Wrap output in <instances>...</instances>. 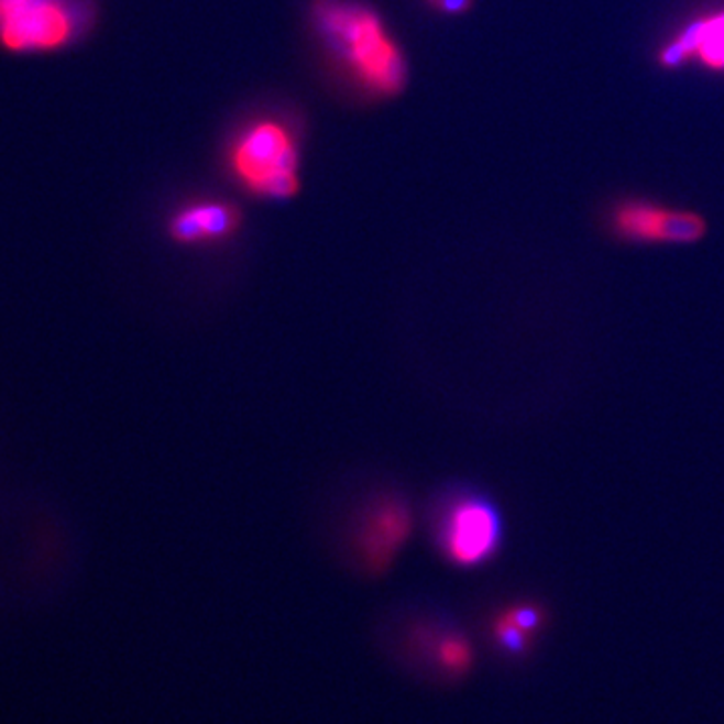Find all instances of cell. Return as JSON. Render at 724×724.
Returning a JSON list of instances; mask_svg holds the SVG:
<instances>
[{
    "label": "cell",
    "mask_w": 724,
    "mask_h": 724,
    "mask_svg": "<svg viewBox=\"0 0 724 724\" xmlns=\"http://www.w3.org/2000/svg\"><path fill=\"white\" fill-rule=\"evenodd\" d=\"M310 21L332 59L364 94L395 97L405 89V53L373 7L361 0H315Z\"/></svg>",
    "instance_id": "6da1fadb"
},
{
    "label": "cell",
    "mask_w": 724,
    "mask_h": 724,
    "mask_svg": "<svg viewBox=\"0 0 724 724\" xmlns=\"http://www.w3.org/2000/svg\"><path fill=\"white\" fill-rule=\"evenodd\" d=\"M658 59L665 67H680L694 61L704 69L724 73V9L702 14L687 24L666 43Z\"/></svg>",
    "instance_id": "8992f818"
},
{
    "label": "cell",
    "mask_w": 724,
    "mask_h": 724,
    "mask_svg": "<svg viewBox=\"0 0 724 724\" xmlns=\"http://www.w3.org/2000/svg\"><path fill=\"white\" fill-rule=\"evenodd\" d=\"M409 515L398 505L383 509L371 527V549L379 560L385 561L409 531Z\"/></svg>",
    "instance_id": "ba28073f"
},
{
    "label": "cell",
    "mask_w": 724,
    "mask_h": 724,
    "mask_svg": "<svg viewBox=\"0 0 724 724\" xmlns=\"http://www.w3.org/2000/svg\"><path fill=\"white\" fill-rule=\"evenodd\" d=\"M79 33L77 14L65 0H31L0 23V43L9 51H55Z\"/></svg>",
    "instance_id": "5b68a950"
},
{
    "label": "cell",
    "mask_w": 724,
    "mask_h": 724,
    "mask_svg": "<svg viewBox=\"0 0 724 724\" xmlns=\"http://www.w3.org/2000/svg\"><path fill=\"white\" fill-rule=\"evenodd\" d=\"M228 167L252 196L290 199L300 189V147L278 119L248 123L228 150Z\"/></svg>",
    "instance_id": "7a4b0ae2"
},
{
    "label": "cell",
    "mask_w": 724,
    "mask_h": 724,
    "mask_svg": "<svg viewBox=\"0 0 724 724\" xmlns=\"http://www.w3.org/2000/svg\"><path fill=\"white\" fill-rule=\"evenodd\" d=\"M240 210L228 201H194L169 218L167 232L177 244L196 245L223 242L238 232Z\"/></svg>",
    "instance_id": "52a82bcc"
},
{
    "label": "cell",
    "mask_w": 724,
    "mask_h": 724,
    "mask_svg": "<svg viewBox=\"0 0 724 724\" xmlns=\"http://www.w3.org/2000/svg\"><path fill=\"white\" fill-rule=\"evenodd\" d=\"M502 519L497 509L478 497L456 503L441 527V548L457 566H480L497 551Z\"/></svg>",
    "instance_id": "277c9868"
},
{
    "label": "cell",
    "mask_w": 724,
    "mask_h": 724,
    "mask_svg": "<svg viewBox=\"0 0 724 724\" xmlns=\"http://www.w3.org/2000/svg\"><path fill=\"white\" fill-rule=\"evenodd\" d=\"M432 11L441 12V14H449V17H457L463 14L471 9L473 0H425Z\"/></svg>",
    "instance_id": "7c38bea8"
},
{
    "label": "cell",
    "mask_w": 724,
    "mask_h": 724,
    "mask_svg": "<svg viewBox=\"0 0 724 724\" xmlns=\"http://www.w3.org/2000/svg\"><path fill=\"white\" fill-rule=\"evenodd\" d=\"M439 662L449 670L461 674L468 670L469 662H471V652L465 640L461 638H445L443 643L439 644Z\"/></svg>",
    "instance_id": "9c48e42d"
},
{
    "label": "cell",
    "mask_w": 724,
    "mask_h": 724,
    "mask_svg": "<svg viewBox=\"0 0 724 724\" xmlns=\"http://www.w3.org/2000/svg\"><path fill=\"white\" fill-rule=\"evenodd\" d=\"M503 616L512 619L515 626L522 628L524 632L536 630V628H539V624H541V612L536 606L512 607Z\"/></svg>",
    "instance_id": "8fae6325"
},
{
    "label": "cell",
    "mask_w": 724,
    "mask_h": 724,
    "mask_svg": "<svg viewBox=\"0 0 724 724\" xmlns=\"http://www.w3.org/2000/svg\"><path fill=\"white\" fill-rule=\"evenodd\" d=\"M526 634L527 632L517 628L512 619L505 618V616H500L497 624H495V636L497 640L502 644L505 650L514 652V655H519L526 650Z\"/></svg>",
    "instance_id": "30bf717a"
},
{
    "label": "cell",
    "mask_w": 724,
    "mask_h": 724,
    "mask_svg": "<svg viewBox=\"0 0 724 724\" xmlns=\"http://www.w3.org/2000/svg\"><path fill=\"white\" fill-rule=\"evenodd\" d=\"M614 232L628 242L692 244L706 234L699 213L672 210L648 199H624L612 211Z\"/></svg>",
    "instance_id": "3957f363"
}]
</instances>
